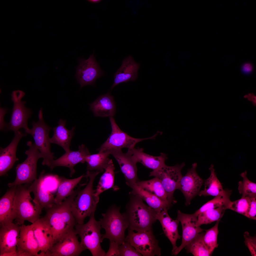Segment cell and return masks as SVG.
I'll return each mask as SVG.
<instances>
[{
	"label": "cell",
	"mask_w": 256,
	"mask_h": 256,
	"mask_svg": "<svg viewBox=\"0 0 256 256\" xmlns=\"http://www.w3.org/2000/svg\"><path fill=\"white\" fill-rule=\"evenodd\" d=\"M0 226V256L5 253L16 251L20 226L12 222Z\"/></svg>",
	"instance_id": "21"
},
{
	"label": "cell",
	"mask_w": 256,
	"mask_h": 256,
	"mask_svg": "<svg viewBox=\"0 0 256 256\" xmlns=\"http://www.w3.org/2000/svg\"><path fill=\"white\" fill-rule=\"evenodd\" d=\"M119 250L120 256H142L129 242L126 241L119 245Z\"/></svg>",
	"instance_id": "42"
},
{
	"label": "cell",
	"mask_w": 256,
	"mask_h": 256,
	"mask_svg": "<svg viewBox=\"0 0 256 256\" xmlns=\"http://www.w3.org/2000/svg\"><path fill=\"white\" fill-rule=\"evenodd\" d=\"M232 192L231 190H224L223 193L215 197L213 199L205 203L194 213L197 216L199 214L207 209L228 205L231 201L230 197Z\"/></svg>",
	"instance_id": "38"
},
{
	"label": "cell",
	"mask_w": 256,
	"mask_h": 256,
	"mask_svg": "<svg viewBox=\"0 0 256 256\" xmlns=\"http://www.w3.org/2000/svg\"><path fill=\"white\" fill-rule=\"evenodd\" d=\"M16 186L10 187L0 199V226L13 222Z\"/></svg>",
	"instance_id": "27"
},
{
	"label": "cell",
	"mask_w": 256,
	"mask_h": 256,
	"mask_svg": "<svg viewBox=\"0 0 256 256\" xmlns=\"http://www.w3.org/2000/svg\"><path fill=\"white\" fill-rule=\"evenodd\" d=\"M125 241L129 242L143 256H160L161 249L152 230L135 233L128 229Z\"/></svg>",
	"instance_id": "11"
},
{
	"label": "cell",
	"mask_w": 256,
	"mask_h": 256,
	"mask_svg": "<svg viewBox=\"0 0 256 256\" xmlns=\"http://www.w3.org/2000/svg\"><path fill=\"white\" fill-rule=\"evenodd\" d=\"M140 66V64L136 62L131 56L125 58L120 67L114 75V82L110 89L112 90L120 83L135 81L137 77Z\"/></svg>",
	"instance_id": "24"
},
{
	"label": "cell",
	"mask_w": 256,
	"mask_h": 256,
	"mask_svg": "<svg viewBox=\"0 0 256 256\" xmlns=\"http://www.w3.org/2000/svg\"><path fill=\"white\" fill-rule=\"evenodd\" d=\"M106 151L112 155L117 162L127 185L130 187L139 180L137 174V162L133 157L130 149H128L126 153L123 152L121 149H112Z\"/></svg>",
	"instance_id": "15"
},
{
	"label": "cell",
	"mask_w": 256,
	"mask_h": 256,
	"mask_svg": "<svg viewBox=\"0 0 256 256\" xmlns=\"http://www.w3.org/2000/svg\"><path fill=\"white\" fill-rule=\"evenodd\" d=\"M168 210L165 209L157 213L156 218L160 222L164 234L172 244V254L178 247L176 245V242L181 236L179 234L178 230L179 221L177 219L174 220L172 219L168 214Z\"/></svg>",
	"instance_id": "25"
},
{
	"label": "cell",
	"mask_w": 256,
	"mask_h": 256,
	"mask_svg": "<svg viewBox=\"0 0 256 256\" xmlns=\"http://www.w3.org/2000/svg\"><path fill=\"white\" fill-rule=\"evenodd\" d=\"M14 136L11 143L6 147L0 148V175L5 174L18 159L16 156V151L18 143L23 137L26 136V133H23L19 131L14 133Z\"/></svg>",
	"instance_id": "22"
},
{
	"label": "cell",
	"mask_w": 256,
	"mask_h": 256,
	"mask_svg": "<svg viewBox=\"0 0 256 256\" xmlns=\"http://www.w3.org/2000/svg\"><path fill=\"white\" fill-rule=\"evenodd\" d=\"M45 172L43 170L38 178L28 185L29 191L34 194V202L42 210L43 208L46 209L51 207L55 203L53 195L44 183Z\"/></svg>",
	"instance_id": "19"
},
{
	"label": "cell",
	"mask_w": 256,
	"mask_h": 256,
	"mask_svg": "<svg viewBox=\"0 0 256 256\" xmlns=\"http://www.w3.org/2000/svg\"><path fill=\"white\" fill-rule=\"evenodd\" d=\"M100 173L87 171L85 175L88 182L84 189L79 190L72 203L71 210L77 224H83L85 219L95 212L99 197L95 195L93 184L96 177Z\"/></svg>",
	"instance_id": "3"
},
{
	"label": "cell",
	"mask_w": 256,
	"mask_h": 256,
	"mask_svg": "<svg viewBox=\"0 0 256 256\" xmlns=\"http://www.w3.org/2000/svg\"><path fill=\"white\" fill-rule=\"evenodd\" d=\"M246 217L251 219L256 220V196L250 197L249 206Z\"/></svg>",
	"instance_id": "44"
},
{
	"label": "cell",
	"mask_w": 256,
	"mask_h": 256,
	"mask_svg": "<svg viewBox=\"0 0 256 256\" xmlns=\"http://www.w3.org/2000/svg\"><path fill=\"white\" fill-rule=\"evenodd\" d=\"M253 69L252 64L249 63H246L242 66V69L243 72L245 73H251Z\"/></svg>",
	"instance_id": "46"
},
{
	"label": "cell",
	"mask_w": 256,
	"mask_h": 256,
	"mask_svg": "<svg viewBox=\"0 0 256 256\" xmlns=\"http://www.w3.org/2000/svg\"><path fill=\"white\" fill-rule=\"evenodd\" d=\"M197 166L196 163H193L186 174L182 176L179 182L178 189L183 194L187 206L190 204L191 200L198 194L204 182L197 172Z\"/></svg>",
	"instance_id": "17"
},
{
	"label": "cell",
	"mask_w": 256,
	"mask_h": 256,
	"mask_svg": "<svg viewBox=\"0 0 256 256\" xmlns=\"http://www.w3.org/2000/svg\"><path fill=\"white\" fill-rule=\"evenodd\" d=\"M242 178V181L238 183V189L241 197L256 196V184L250 180L247 176V172L245 171L240 175Z\"/></svg>",
	"instance_id": "40"
},
{
	"label": "cell",
	"mask_w": 256,
	"mask_h": 256,
	"mask_svg": "<svg viewBox=\"0 0 256 256\" xmlns=\"http://www.w3.org/2000/svg\"><path fill=\"white\" fill-rule=\"evenodd\" d=\"M129 149L137 162L141 163L153 170L158 169L165 165V161L167 159V155L163 153H161L159 156H155L145 153L142 148L134 147Z\"/></svg>",
	"instance_id": "29"
},
{
	"label": "cell",
	"mask_w": 256,
	"mask_h": 256,
	"mask_svg": "<svg viewBox=\"0 0 256 256\" xmlns=\"http://www.w3.org/2000/svg\"><path fill=\"white\" fill-rule=\"evenodd\" d=\"M119 245L114 242L110 241L109 248L106 253L105 256H119Z\"/></svg>",
	"instance_id": "45"
},
{
	"label": "cell",
	"mask_w": 256,
	"mask_h": 256,
	"mask_svg": "<svg viewBox=\"0 0 256 256\" xmlns=\"http://www.w3.org/2000/svg\"><path fill=\"white\" fill-rule=\"evenodd\" d=\"M111 132L106 141L97 150L99 152L112 149H122L127 148L131 149L135 147L138 143L144 140L154 139L157 135L156 133L150 137L137 138L132 137L122 131L116 123L113 117H109Z\"/></svg>",
	"instance_id": "9"
},
{
	"label": "cell",
	"mask_w": 256,
	"mask_h": 256,
	"mask_svg": "<svg viewBox=\"0 0 256 256\" xmlns=\"http://www.w3.org/2000/svg\"><path fill=\"white\" fill-rule=\"evenodd\" d=\"M66 121L62 119L59 120L58 125L52 128L54 134L50 138V143L57 144L61 147L65 152L70 150V146L72 138L74 134L75 127L69 130L65 127Z\"/></svg>",
	"instance_id": "28"
},
{
	"label": "cell",
	"mask_w": 256,
	"mask_h": 256,
	"mask_svg": "<svg viewBox=\"0 0 256 256\" xmlns=\"http://www.w3.org/2000/svg\"><path fill=\"white\" fill-rule=\"evenodd\" d=\"M90 154L87 148L82 144L79 146L78 151L70 150L66 152L58 158L54 160L51 162L49 167L52 170L57 166L68 167L70 171V176L72 177L75 172L74 168L75 166L79 163H85L86 157Z\"/></svg>",
	"instance_id": "20"
},
{
	"label": "cell",
	"mask_w": 256,
	"mask_h": 256,
	"mask_svg": "<svg viewBox=\"0 0 256 256\" xmlns=\"http://www.w3.org/2000/svg\"><path fill=\"white\" fill-rule=\"evenodd\" d=\"M86 175L84 174L76 178L69 179L63 177L57 176L58 188L55 198V204L61 203L69 196L82 179Z\"/></svg>",
	"instance_id": "31"
},
{
	"label": "cell",
	"mask_w": 256,
	"mask_h": 256,
	"mask_svg": "<svg viewBox=\"0 0 256 256\" xmlns=\"http://www.w3.org/2000/svg\"><path fill=\"white\" fill-rule=\"evenodd\" d=\"M209 169L210 172V175L204 181V189L199 192L198 194L200 196L215 197L221 194L224 190L216 176L213 165H211Z\"/></svg>",
	"instance_id": "33"
},
{
	"label": "cell",
	"mask_w": 256,
	"mask_h": 256,
	"mask_svg": "<svg viewBox=\"0 0 256 256\" xmlns=\"http://www.w3.org/2000/svg\"><path fill=\"white\" fill-rule=\"evenodd\" d=\"M25 95L24 92L20 90L13 91L11 94L14 105L10 121L6 126L8 130L13 131L14 133L22 128L25 131L29 129L27 121L32 113L31 110L25 107L26 101H22Z\"/></svg>",
	"instance_id": "12"
},
{
	"label": "cell",
	"mask_w": 256,
	"mask_h": 256,
	"mask_svg": "<svg viewBox=\"0 0 256 256\" xmlns=\"http://www.w3.org/2000/svg\"><path fill=\"white\" fill-rule=\"evenodd\" d=\"M31 225L39 245L40 256H45L55 243L49 227L43 218H39Z\"/></svg>",
	"instance_id": "23"
},
{
	"label": "cell",
	"mask_w": 256,
	"mask_h": 256,
	"mask_svg": "<svg viewBox=\"0 0 256 256\" xmlns=\"http://www.w3.org/2000/svg\"><path fill=\"white\" fill-rule=\"evenodd\" d=\"M81 185L61 203H55L46 209L43 218L49 227L55 243L65 234L74 229L77 224L71 211V205Z\"/></svg>",
	"instance_id": "1"
},
{
	"label": "cell",
	"mask_w": 256,
	"mask_h": 256,
	"mask_svg": "<svg viewBox=\"0 0 256 256\" xmlns=\"http://www.w3.org/2000/svg\"><path fill=\"white\" fill-rule=\"evenodd\" d=\"M29 148L25 153L27 157L22 163L16 166V176L15 181L8 183L9 187L16 186L23 183L30 184L37 178V162L38 160L42 158L41 154L36 147L35 144L30 141L27 142Z\"/></svg>",
	"instance_id": "8"
},
{
	"label": "cell",
	"mask_w": 256,
	"mask_h": 256,
	"mask_svg": "<svg viewBox=\"0 0 256 256\" xmlns=\"http://www.w3.org/2000/svg\"><path fill=\"white\" fill-rule=\"evenodd\" d=\"M243 237L245 244L248 248L251 255L252 256H256V236H251L248 232L246 231L244 233Z\"/></svg>",
	"instance_id": "43"
},
{
	"label": "cell",
	"mask_w": 256,
	"mask_h": 256,
	"mask_svg": "<svg viewBox=\"0 0 256 256\" xmlns=\"http://www.w3.org/2000/svg\"><path fill=\"white\" fill-rule=\"evenodd\" d=\"M38 121L32 122V128H29L25 132L33 137L34 143L43 159L42 165L49 167L51 162L56 157L54 156V153L51 151L49 133L51 128L44 120L41 108L38 112Z\"/></svg>",
	"instance_id": "7"
},
{
	"label": "cell",
	"mask_w": 256,
	"mask_h": 256,
	"mask_svg": "<svg viewBox=\"0 0 256 256\" xmlns=\"http://www.w3.org/2000/svg\"><path fill=\"white\" fill-rule=\"evenodd\" d=\"M90 105V109L95 117H110L115 114V103L109 92L100 96Z\"/></svg>",
	"instance_id": "26"
},
{
	"label": "cell",
	"mask_w": 256,
	"mask_h": 256,
	"mask_svg": "<svg viewBox=\"0 0 256 256\" xmlns=\"http://www.w3.org/2000/svg\"><path fill=\"white\" fill-rule=\"evenodd\" d=\"M17 256H40L39 245L31 225L20 226Z\"/></svg>",
	"instance_id": "18"
},
{
	"label": "cell",
	"mask_w": 256,
	"mask_h": 256,
	"mask_svg": "<svg viewBox=\"0 0 256 256\" xmlns=\"http://www.w3.org/2000/svg\"><path fill=\"white\" fill-rule=\"evenodd\" d=\"M228 205L206 210L197 215L196 224L200 226L203 224H207L219 219L223 216L225 210L228 209Z\"/></svg>",
	"instance_id": "36"
},
{
	"label": "cell",
	"mask_w": 256,
	"mask_h": 256,
	"mask_svg": "<svg viewBox=\"0 0 256 256\" xmlns=\"http://www.w3.org/2000/svg\"><path fill=\"white\" fill-rule=\"evenodd\" d=\"M244 98L251 102L253 105L255 106L256 105V96L253 93H249L244 96Z\"/></svg>",
	"instance_id": "47"
},
{
	"label": "cell",
	"mask_w": 256,
	"mask_h": 256,
	"mask_svg": "<svg viewBox=\"0 0 256 256\" xmlns=\"http://www.w3.org/2000/svg\"><path fill=\"white\" fill-rule=\"evenodd\" d=\"M120 207L115 204L110 206L106 212L102 213V218L99 219L102 228L105 233L103 239L107 238L110 241L114 242L119 245L125 241V232L128 226L124 217L120 211Z\"/></svg>",
	"instance_id": "6"
},
{
	"label": "cell",
	"mask_w": 256,
	"mask_h": 256,
	"mask_svg": "<svg viewBox=\"0 0 256 256\" xmlns=\"http://www.w3.org/2000/svg\"><path fill=\"white\" fill-rule=\"evenodd\" d=\"M129 199L122 214L128 229L137 232L152 230V225L157 220V212L143 202L138 196L129 193Z\"/></svg>",
	"instance_id": "2"
},
{
	"label": "cell",
	"mask_w": 256,
	"mask_h": 256,
	"mask_svg": "<svg viewBox=\"0 0 256 256\" xmlns=\"http://www.w3.org/2000/svg\"><path fill=\"white\" fill-rule=\"evenodd\" d=\"M114 170L112 160L110 159L104 173L101 177L95 189L96 196H99L103 192L109 189L112 188L114 191L119 189L118 186L114 185Z\"/></svg>",
	"instance_id": "32"
},
{
	"label": "cell",
	"mask_w": 256,
	"mask_h": 256,
	"mask_svg": "<svg viewBox=\"0 0 256 256\" xmlns=\"http://www.w3.org/2000/svg\"><path fill=\"white\" fill-rule=\"evenodd\" d=\"M205 233H200L192 241L184 247L187 253L194 256H210L211 254L205 245L203 241Z\"/></svg>",
	"instance_id": "37"
},
{
	"label": "cell",
	"mask_w": 256,
	"mask_h": 256,
	"mask_svg": "<svg viewBox=\"0 0 256 256\" xmlns=\"http://www.w3.org/2000/svg\"><path fill=\"white\" fill-rule=\"evenodd\" d=\"M110 155L105 151L87 155L85 159L87 163V171L103 172L110 160L109 158Z\"/></svg>",
	"instance_id": "34"
},
{
	"label": "cell",
	"mask_w": 256,
	"mask_h": 256,
	"mask_svg": "<svg viewBox=\"0 0 256 256\" xmlns=\"http://www.w3.org/2000/svg\"><path fill=\"white\" fill-rule=\"evenodd\" d=\"M95 213L91 214L86 223L77 224L75 230L80 237V244L84 250L88 249L93 256H105L106 253L101 246L104 234L101 233L102 228L99 221L95 219Z\"/></svg>",
	"instance_id": "5"
},
{
	"label": "cell",
	"mask_w": 256,
	"mask_h": 256,
	"mask_svg": "<svg viewBox=\"0 0 256 256\" xmlns=\"http://www.w3.org/2000/svg\"><path fill=\"white\" fill-rule=\"evenodd\" d=\"M197 217L194 213L187 214L183 213L179 210L178 211L176 219L181 223L182 226V242L172 255H177L186 246L204 230L200 226H197Z\"/></svg>",
	"instance_id": "16"
},
{
	"label": "cell",
	"mask_w": 256,
	"mask_h": 256,
	"mask_svg": "<svg viewBox=\"0 0 256 256\" xmlns=\"http://www.w3.org/2000/svg\"><path fill=\"white\" fill-rule=\"evenodd\" d=\"M74 229L66 233L55 243L45 256H78L84 251Z\"/></svg>",
	"instance_id": "14"
},
{
	"label": "cell",
	"mask_w": 256,
	"mask_h": 256,
	"mask_svg": "<svg viewBox=\"0 0 256 256\" xmlns=\"http://www.w3.org/2000/svg\"><path fill=\"white\" fill-rule=\"evenodd\" d=\"M88 1L92 3H97L100 2L101 1L100 0H87Z\"/></svg>",
	"instance_id": "48"
},
{
	"label": "cell",
	"mask_w": 256,
	"mask_h": 256,
	"mask_svg": "<svg viewBox=\"0 0 256 256\" xmlns=\"http://www.w3.org/2000/svg\"><path fill=\"white\" fill-rule=\"evenodd\" d=\"M78 65L76 67L75 78L81 88L88 85H94L96 80L105 73L96 61L94 52L86 59H79Z\"/></svg>",
	"instance_id": "13"
},
{
	"label": "cell",
	"mask_w": 256,
	"mask_h": 256,
	"mask_svg": "<svg viewBox=\"0 0 256 256\" xmlns=\"http://www.w3.org/2000/svg\"><path fill=\"white\" fill-rule=\"evenodd\" d=\"M250 197H246L233 201H231L228 204L229 209L246 216L249 206Z\"/></svg>",
	"instance_id": "41"
},
{
	"label": "cell",
	"mask_w": 256,
	"mask_h": 256,
	"mask_svg": "<svg viewBox=\"0 0 256 256\" xmlns=\"http://www.w3.org/2000/svg\"><path fill=\"white\" fill-rule=\"evenodd\" d=\"M135 184L145 191L155 195L161 200L171 203L169 201L167 193L160 180L158 178L155 177L146 181L139 180Z\"/></svg>",
	"instance_id": "35"
},
{
	"label": "cell",
	"mask_w": 256,
	"mask_h": 256,
	"mask_svg": "<svg viewBox=\"0 0 256 256\" xmlns=\"http://www.w3.org/2000/svg\"><path fill=\"white\" fill-rule=\"evenodd\" d=\"M132 189L129 193L137 195L145 201L148 206L157 213L160 212L165 209L168 210L171 207L172 204L164 201L156 196L146 191L135 184L130 187Z\"/></svg>",
	"instance_id": "30"
},
{
	"label": "cell",
	"mask_w": 256,
	"mask_h": 256,
	"mask_svg": "<svg viewBox=\"0 0 256 256\" xmlns=\"http://www.w3.org/2000/svg\"><path fill=\"white\" fill-rule=\"evenodd\" d=\"M220 219L216 221L215 225L210 229L205 230L203 237L204 242L212 254L215 248L218 246L217 237L219 233L218 225Z\"/></svg>",
	"instance_id": "39"
},
{
	"label": "cell",
	"mask_w": 256,
	"mask_h": 256,
	"mask_svg": "<svg viewBox=\"0 0 256 256\" xmlns=\"http://www.w3.org/2000/svg\"><path fill=\"white\" fill-rule=\"evenodd\" d=\"M27 184L16 186L13 219L20 226L25 221L33 223L40 218L42 211L31 197Z\"/></svg>",
	"instance_id": "4"
},
{
	"label": "cell",
	"mask_w": 256,
	"mask_h": 256,
	"mask_svg": "<svg viewBox=\"0 0 256 256\" xmlns=\"http://www.w3.org/2000/svg\"><path fill=\"white\" fill-rule=\"evenodd\" d=\"M184 163L173 166L165 165L159 169L150 172L149 176L158 178L166 192L169 201L172 203L176 201L174 200V193L178 189L179 182L182 177L181 171L185 166Z\"/></svg>",
	"instance_id": "10"
}]
</instances>
